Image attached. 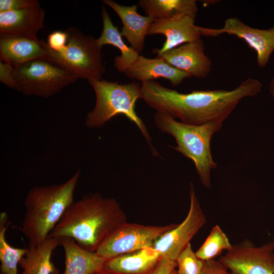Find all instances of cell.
<instances>
[{
  "label": "cell",
  "instance_id": "d6986e66",
  "mask_svg": "<svg viewBox=\"0 0 274 274\" xmlns=\"http://www.w3.org/2000/svg\"><path fill=\"white\" fill-rule=\"evenodd\" d=\"M60 240L65 257L63 274H93L104 267L106 259L96 252L84 249L71 238Z\"/></svg>",
  "mask_w": 274,
  "mask_h": 274
},
{
  "label": "cell",
  "instance_id": "1f68e13d",
  "mask_svg": "<svg viewBox=\"0 0 274 274\" xmlns=\"http://www.w3.org/2000/svg\"><path fill=\"white\" fill-rule=\"evenodd\" d=\"M93 274H118V273L111 271L103 267L102 268L96 271Z\"/></svg>",
  "mask_w": 274,
  "mask_h": 274
},
{
  "label": "cell",
  "instance_id": "52a82bcc",
  "mask_svg": "<svg viewBox=\"0 0 274 274\" xmlns=\"http://www.w3.org/2000/svg\"><path fill=\"white\" fill-rule=\"evenodd\" d=\"M17 90L25 95L47 98L77 81L78 78L46 59H34L14 68Z\"/></svg>",
  "mask_w": 274,
  "mask_h": 274
},
{
  "label": "cell",
  "instance_id": "ba28073f",
  "mask_svg": "<svg viewBox=\"0 0 274 274\" xmlns=\"http://www.w3.org/2000/svg\"><path fill=\"white\" fill-rule=\"evenodd\" d=\"M176 225L154 226L124 222L110 233L96 252L107 260L152 247L157 239Z\"/></svg>",
  "mask_w": 274,
  "mask_h": 274
},
{
  "label": "cell",
  "instance_id": "ac0fdd59",
  "mask_svg": "<svg viewBox=\"0 0 274 274\" xmlns=\"http://www.w3.org/2000/svg\"><path fill=\"white\" fill-rule=\"evenodd\" d=\"M161 258L152 247L106 260L104 268L118 274H149Z\"/></svg>",
  "mask_w": 274,
  "mask_h": 274
},
{
  "label": "cell",
  "instance_id": "277c9868",
  "mask_svg": "<svg viewBox=\"0 0 274 274\" xmlns=\"http://www.w3.org/2000/svg\"><path fill=\"white\" fill-rule=\"evenodd\" d=\"M154 122L160 131L175 138L177 145L174 149L193 162L201 183L210 188L211 171L218 165L213 159L211 142L213 135L221 129L223 123L189 124L160 112H156Z\"/></svg>",
  "mask_w": 274,
  "mask_h": 274
},
{
  "label": "cell",
  "instance_id": "8992f818",
  "mask_svg": "<svg viewBox=\"0 0 274 274\" xmlns=\"http://www.w3.org/2000/svg\"><path fill=\"white\" fill-rule=\"evenodd\" d=\"M65 31L68 35L65 47L56 52L48 46L46 59L59 65L78 78L88 81L101 80L106 68L102 60L101 48L97 39L85 35L75 27H70Z\"/></svg>",
  "mask_w": 274,
  "mask_h": 274
},
{
  "label": "cell",
  "instance_id": "ffe728a7",
  "mask_svg": "<svg viewBox=\"0 0 274 274\" xmlns=\"http://www.w3.org/2000/svg\"><path fill=\"white\" fill-rule=\"evenodd\" d=\"M59 245L60 238L49 236L38 245L29 244L19 263L22 269L21 274H58V269L52 261L51 257Z\"/></svg>",
  "mask_w": 274,
  "mask_h": 274
},
{
  "label": "cell",
  "instance_id": "7402d4cb",
  "mask_svg": "<svg viewBox=\"0 0 274 274\" xmlns=\"http://www.w3.org/2000/svg\"><path fill=\"white\" fill-rule=\"evenodd\" d=\"M138 4L147 16L155 20L168 19L179 15L195 18L198 11L195 0H141Z\"/></svg>",
  "mask_w": 274,
  "mask_h": 274
},
{
  "label": "cell",
  "instance_id": "d4e9b609",
  "mask_svg": "<svg viewBox=\"0 0 274 274\" xmlns=\"http://www.w3.org/2000/svg\"><path fill=\"white\" fill-rule=\"evenodd\" d=\"M176 262L178 274H201L205 261L197 257L189 243L178 255Z\"/></svg>",
  "mask_w": 274,
  "mask_h": 274
},
{
  "label": "cell",
  "instance_id": "30bf717a",
  "mask_svg": "<svg viewBox=\"0 0 274 274\" xmlns=\"http://www.w3.org/2000/svg\"><path fill=\"white\" fill-rule=\"evenodd\" d=\"M274 242L256 247L249 241L235 246L219 260L231 274H274Z\"/></svg>",
  "mask_w": 274,
  "mask_h": 274
},
{
  "label": "cell",
  "instance_id": "cb8c5ba5",
  "mask_svg": "<svg viewBox=\"0 0 274 274\" xmlns=\"http://www.w3.org/2000/svg\"><path fill=\"white\" fill-rule=\"evenodd\" d=\"M226 234L216 225L211 229L202 245L195 252L197 257L203 261L215 259L223 251L232 248Z\"/></svg>",
  "mask_w": 274,
  "mask_h": 274
},
{
  "label": "cell",
  "instance_id": "83f0119b",
  "mask_svg": "<svg viewBox=\"0 0 274 274\" xmlns=\"http://www.w3.org/2000/svg\"><path fill=\"white\" fill-rule=\"evenodd\" d=\"M14 68V67L8 63L0 61L1 82L8 87L17 90V86L13 78Z\"/></svg>",
  "mask_w": 274,
  "mask_h": 274
},
{
  "label": "cell",
  "instance_id": "3957f363",
  "mask_svg": "<svg viewBox=\"0 0 274 274\" xmlns=\"http://www.w3.org/2000/svg\"><path fill=\"white\" fill-rule=\"evenodd\" d=\"M78 169L68 180L59 184L35 186L28 192L21 230L29 244L45 241L74 202V192L80 179Z\"/></svg>",
  "mask_w": 274,
  "mask_h": 274
},
{
  "label": "cell",
  "instance_id": "e0dca14e",
  "mask_svg": "<svg viewBox=\"0 0 274 274\" xmlns=\"http://www.w3.org/2000/svg\"><path fill=\"white\" fill-rule=\"evenodd\" d=\"M132 79L142 82L162 78L177 86L189 78L188 75L173 67L160 57L149 58L139 55L136 60L124 72Z\"/></svg>",
  "mask_w": 274,
  "mask_h": 274
},
{
  "label": "cell",
  "instance_id": "7c38bea8",
  "mask_svg": "<svg viewBox=\"0 0 274 274\" xmlns=\"http://www.w3.org/2000/svg\"><path fill=\"white\" fill-rule=\"evenodd\" d=\"M195 18L186 15L155 20L151 25L148 35L160 34L166 40L161 48L153 50L159 56L184 44L201 39L199 26L195 24Z\"/></svg>",
  "mask_w": 274,
  "mask_h": 274
},
{
  "label": "cell",
  "instance_id": "5b68a950",
  "mask_svg": "<svg viewBox=\"0 0 274 274\" xmlns=\"http://www.w3.org/2000/svg\"><path fill=\"white\" fill-rule=\"evenodd\" d=\"M88 82L94 90L96 101L92 110L87 113L86 125L99 127L116 115H123L138 127L153 153L155 149L151 143V136L135 110L136 101L142 98L141 84L135 82L119 84L103 79Z\"/></svg>",
  "mask_w": 274,
  "mask_h": 274
},
{
  "label": "cell",
  "instance_id": "4dcf8cb0",
  "mask_svg": "<svg viewBox=\"0 0 274 274\" xmlns=\"http://www.w3.org/2000/svg\"><path fill=\"white\" fill-rule=\"evenodd\" d=\"M269 91L271 96L274 99V75L269 83Z\"/></svg>",
  "mask_w": 274,
  "mask_h": 274
},
{
  "label": "cell",
  "instance_id": "603a6c76",
  "mask_svg": "<svg viewBox=\"0 0 274 274\" xmlns=\"http://www.w3.org/2000/svg\"><path fill=\"white\" fill-rule=\"evenodd\" d=\"M5 212L0 214L1 271L4 274H18L17 267L26 253L27 249L12 247L7 242L6 233L10 224Z\"/></svg>",
  "mask_w": 274,
  "mask_h": 274
},
{
  "label": "cell",
  "instance_id": "8fae6325",
  "mask_svg": "<svg viewBox=\"0 0 274 274\" xmlns=\"http://www.w3.org/2000/svg\"><path fill=\"white\" fill-rule=\"evenodd\" d=\"M201 36L215 37L226 33L244 40L257 55V63L263 68L268 64L274 52V27L268 29L254 28L236 17L227 18L222 27H199Z\"/></svg>",
  "mask_w": 274,
  "mask_h": 274
},
{
  "label": "cell",
  "instance_id": "4fadbf2b",
  "mask_svg": "<svg viewBox=\"0 0 274 274\" xmlns=\"http://www.w3.org/2000/svg\"><path fill=\"white\" fill-rule=\"evenodd\" d=\"M157 57L189 77L206 78L212 67V60L205 54L204 43L201 39L182 45Z\"/></svg>",
  "mask_w": 274,
  "mask_h": 274
},
{
  "label": "cell",
  "instance_id": "484cf974",
  "mask_svg": "<svg viewBox=\"0 0 274 274\" xmlns=\"http://www.w3.org/2000/svg\"><path fill=\"white\" fill-rule=\"evenodd\" d=\"M67 40L68 35L65 30H55L48 35L46 43L51 50L58 52L64 49Z\"/></svg>",
  "mask_w": 274,
  "mask_h": 274
},
{
  "label": "cell",
  "instance_id": "d6a6232c",
  "mask_svg": "<svg viewBox=\"0 0 274 274\" xmlns=\"http://www.w3.org/2000/svg\"><path fill=\"white\" fill-rule=\"evenodd\" d=\"M171 274H178V273H177V271H176L175 269H174V270L172 271V272L171 273Z\"/></svg>",
  "mask_w": 274,
  "mask_h": 274
},
{
  "label": "cell",
  "instance_id": "9a60e30c",
  "mask_svg": "<svg viewBox=\"0 0 274 274\" xmlns=\"http://www.w3.org/2000/svg\"><path fill=\"white\" fill-rule=\"evenodd\" d=\"M47 43L38 39L0 36L1 60L13 67L39 58L46 59Z\"/></svg>",
  "mask_w": 274,
  "mask_h": 274
},
{
  "label": "cell",
  "instance_id": "44dd1931",
  "mask_svg": "<svg viewBox=\"0 0 274 274\" xmlns=\"http://www.w3.org/2000/svg\"><path fill=\"white\" fill-rule=\"evenodd\" d=\"M102 31L97 39L99 46L111 45L118 48L121 52L120 56L114 58V66L120 72L124 71L138 58L139 53L130 46L126 44L122 39L121 32L112 22L110 15L105 7L101 10Z\"/></svg>",
  "mask_w": 274,
  "mask_h": 274
},
{
  "label": "cell",
  "instance_id": "4316f807",
  "mask_svg": "<svg viewBox=\"0 0 274 274\" xmlns=\"http://www.w3.org/2000/svg\"><path fill=\"white\" fill-rule=\"evenodd\" d=\"M40 5L36 0H1L0 12L18 10Z\"/></svg>",
  "mask_w": 274,
  "mask_h": 274
},
{
  "label": "cell",
  "instance_id": "7a4b0ae2",
  "mask_svg": "<svg viewBox=\"0 0 274 274\" xmlns=\"http://www.w3.org/2000/svg\"><path fill=\"white\" fill-rule=\"evenodd\" d=\"M126 216L113 198L98 193L85 195L67 208L49 237L73 239L81 247L96 252Z\"/></svg>",
  "mask_w": 274,
  "mask_h": 274
},
{
  "label": "cell",
  "instance_id": "f1b7e54d",
  "mask_svg": "<svg viewBox=\"0 0 274 274\" xmlns=\"http://www.w3.org/2000/svg\"><path fill=\"white\" fill-rule=\"evenodd\" d=\"M201 274H231L229 270L218 260L205 261Z\"/></svg>",
  "mask_w": 274,
  "mask_h": 274
},
{
  "label": "cell",
  "instance_id": "9c48e42d",
  "mask_svg": "<svg viewBox=\"0 0 274 274\" xmlns=\"http://www.w3.org/2000/svg\"><path fill=\"white\" fill-rule=\"evenodd\" d=\"M189 196L190 207L186 217L181 223L157 239L152 246L161 257L176 261L180 253L207 222L192 183Z\"/></svg>",
  "mask_w": 274,
  "mask_h": 274
},
{
  "label": "cell",
  "instance_id": "836d02e7",
  "mask_svg": "<svg viewBox=\"0 0 274 274\" xmlns=\"http://www.w3.org/2000/svg\"><path fill=\"white\" fill-rule=\"evenodd\" d=\"M1 274H4V273H1Z\"/></svg>",
  "mask_w": 274,
  "mask_h": 274
},
{
  "label": "cell",
  "instance_id": "f546056e",
  "mask_svg": "<svg viewBox=\"0 0 274 274\" xmlns=\"http://www.w3.org/2000/svg\"><path fill=\"white\" fill-rule=\"evenodd\" d=\"M176 267L175 261L161 257L156 266L149 274H171Z\"/></svg>",
  "mask_w": 274,
  "mask_h": 274
},
{
  "label": "cell",
  "instance_id": "5bb4252c",
  "mask_svg": "<svg viewBox=\"0 0 274 274\" xmlns=\"http://www.w3.org/2000/svg\"><path fill=\"white\" fill-rule=\"evenodd\" d=\"M45 12L40 5L18 10L0 12V36L38 39L43 27Z\"/></svg>",
  "mask_w": 274,
  "mask_h": 274
},
{
  "label": "cell",
  "instance_id": "2e32d148",
  "mask_svg": "<svg viewBox=\"0 0 274 274\" xmlns=\"http://www.w3.org/2000/svg\"><path fill=\"white\" fill-rule=\"evenodd\" d=\"M102 3L111 8L121 19L123 24L121 32L122 37L126 38L135 51L141 52L149 28L155 20L139 14L136 5L122 6L112 0H104Z\"/></svg>",
  "mask_w": 274,
  "mask_h": 274
},
{
  "label": "cell",
  "instance_id": "6da1fadb",
  "mask_svg": "<svg viewBox=\"0 0 274 274\" xmlns=\"http://www.w3.org/2000/svg\"><path fill=\"white\" fill-rule=\"evenodd\" d=\"M141 85L142 98L147 105L157 112L193 125L223 123L241 100L256 96L262 88L261 82L252 78L245 79L231 90H193L187 93L153 80L142 82Z\"/></svg>",
  "mask_w": 274,
  "mask_h": 274
}]
</instances>
